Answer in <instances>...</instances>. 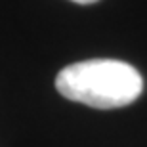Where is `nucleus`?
<instances>
[{
	"mask_svg": "<svg viewBox=\"0 0 147 147\" xmlns=\"http://www.w3.org/2000/svg\"><path fill=\"white\" fill-rule=\"evenodd\" d=\"M55 88L63 98L96 109H117L142 96L143 78L136 67L119 59H86L61 69Z\"/></svg>",
	"mask_w": 147,
	"mask_h": 147,
	"instance_id": "nucleus-1",
	"label": "nucleus"
},
{
	"mask_svg": "<svg viewBox=\"0 0 147 147\" xmlns=\"http://www.w3.org/2000/svg\"><path fill=\"white\" fill-rule=\"evenodd\" d=\"M76 4H94V2H98V0H73Z\"/></svg>",
	"mask_w": 147,
	"mask_h": 147,
	"instance_id": "nucleus-2",
	"label": "nucleus"
}]
</instances>
